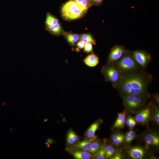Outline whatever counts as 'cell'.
Masks as SVG:
<instances>
[{
	"instance_id": "1",
	"label": "cell",
	"mask_w": 159,
	"mask_h": 159,
	"mask_svg": "<svg viewBox=\"0 0 159 159\" xmlns=\"http://www.w3.org/2000/svg\"><path fill=\"white\" fill-rule=\"evenodd\" d=\"M153 80L152 76L146 71L130 72L122 74L120 80L112 86L120 95H135L146 100L150 97L148 87Z\"/></svg>"
},
{
	"instance_id": "2",
	"label": "cell",
	"mask_w": 159,
	"mask_h": 159,
	"mask_svg": "<svg viewBox=\"0 0 159 159\" xmlns=\"http://www.w3.org/2000/svg\"><path fill=\"white\" fill-rule=\"evenodd\" d=\"M113 63L115 67L122 74L130 72L140 71L141 67L135 60L132 52L130 51L125 53L119 59Z\"/></svg>"
},
{
	"instance_id": "3",
	"label": "cell",
	"mask_w": 159,
	"mask_h": 159,
	"mask_svg": "<svg viewBox=\"0 0 159 159\" xmlns=\"http://www.w3.org/2000/svg\"><path fill=\"white\" fill-rule=\"evenodd\" d=\"M62 17L65 20L71 21L80 19L86 12L82 9L74 0H69L61 7Z\"/></svg>"
},
{
	"instance_id": "4",
	"label": "cell",
	"mask_w": 159,
	"mask_h": 159,
	"mask_svg": "<svg viewBox=\"0 0 159 159\" xmlns=\"http://www.w3.org/2000/svg\"><path fill=\"white\" fill-rule=\"evenodd\" d=\"M125 108L135 111L140 110L145 105L146 100L137 95L131 94L120 95Z\"/></svg>"
},
{
	"instance_id": "5",
	"label": "cell",
	"mask_w": 159,
	"mask_h": 159,
	"mask_svg": "<svg viewBox=\"0 0 159 159\" xmlns=\"http://www.w3.org/2000/svg\"><path fill=\"white\" fill-rule=\"evenodd\" d=\"M101 72L105 81L111 82L112 86L116 84L120 80L122 75L115 67L113 63L108 62L102 67Z\"/></svg>"
},
{
	"instance_id": "6",
	"label": "cell",
	"mask_w": 159,
	"mask_h": 159,
	"mask_svg": "<svg viewBox=\"0 0 159 159\" xmlns=\"http://www.w3.org/2000/svg\"><path fill=\"white\" fill-rule=\"evenodd\" d=\"M133 56L135 61L143 69L145 68L150 62V54L143 50H137L132 52Z\"/></svg>"
},
{
	"instance_id": "7",
	"label": "cell",
	"mask_w": 159,
	"mask_h": 159,
	"mask_svg": "<svg viewBox=\"0 0 159 159\" xmlns=\"http://www.w3.org/2000/svg\"><path fill=\"white\" fill-rule=\"evenodd\" d=\"M129 50L122 45H116L110 49L108 58V62L113 63L119 59L125 53Z\"/></svg>"
},
{
	"instance_id": "8",
	"label": "cell",
	"mask_w": 159,
	"mask_h": 159,
	"mask_svg": "<svg viewBox=\"0 0 159 159\" xmlns=\"http://www.w3.org/2000/svg\"><path fill=\"white\" fill-rule=\"evenodd\" d=\"M151 117V108L148 106L139 111L135 115V120L139 123L145 124L149 121Z\"/></svg>"
},
{
	"instance_id": "9",
	"label": "cell",
	"mask_w": 159,
	"mask_h": 159,
	"mask_svg": "<svg viewBox=\"0 0 159 159\" xmlns=\"http://www.w3.org/2000/svg\"><path fill=\"white\" fill-rule=\"evenodd\" d=\"M144 141L147 147H158L159 145V136L155 132H150L145 136Z\"/></svg>"
},
{
	"instance_id": "10",
	"label": "cell",
	"mask_w": 159,
	"mask_h": 159,
	"mask_svg": "<svg viewBox=\"0 0 159 159\" xmlns=\"http://www.w3.org/2000/svg\"><path fill=\"white\" fill-rule=\"evenodd\" d=\"M101 122L102 120L100 119L92 123L85 132V139L92 140L97 138L95 135V133Z\"/></svg>"
},
{
	"instance_id": "11",
	"label": "cell",
	"mask_w": 159,
	"mask_h": 159,
	"mask_svg": "<svg viewBox=\"0 0 159 159\" xmlns=\"http://www.w3.org/2000/svg\"><path fill=\"white\" fill-rule=\"evenodd\" d=\"M79 141L78 137L76 133L72 130H69L67 136L66 150H67L72 148Z\"/></svg>"
},
{
	"instance_id": "12",
	"label": "cell",
	"mask_w": 159,
	"mask_h": 159,
	"mask_svg": "<svg viewBox=\"0 0 159 159\" xmlns=\"http://www.w3.org/2000/svg\"><path fill=\"white\" fill-rule=\"evenodd\" d=\"M69 153L76 159H89L92 158V154L88 152L77 150L70 149L68 150Z\"/></svg>"
},
{
	"instance_id": "13",
	"label": "cell",
	"mask_w": 159,
	"mask_h": 159,
	"mask_svg": "<svg viewBox=\"0 0 159 159\" xmlns=\"http://www.w3.org/2000/svg\"><path fill=\"white\" fill-rule=\"evenodd\" d=\"M93 140L85 139L83 140L80 141L76 145L69 150H77L88 152L91 147Z\"/></svg>"
},
{
	"instance_id": "14",
	"label": "cell",
	"mask_w": 159,
	"mask_h": 159,
	"mask_svg": "<svg viewBox=\"0 0 159 159\" xmlns=\"http://www.w3.org/2000/svg\"><path fill=\"white\" fill-rule=\"evenodd\" d=\"M145 153V150L143 148L139 147L132 148L128 151L130 157L134 159H142Z\"/></svg>"
},
{
	"instance_id": "15",
	"label": "cell",
	"mask_w": 159,
	"mask_h": 159,
	"mask_svg": "<svg viewBox=\"0 0 159 159\" xmlns=\"http://www.w3.org/2000/svg\"><path fill=\"white\" fill-rule=\"evenodd\" d=\"M65 38L68 43L72 46L76 45L80 40V35L70 32H65L63 35Z\"/></svg>"
},
{
	"instance_id": "16",
	"label": "cell",
	"mask_w": 159,
	"mask_h": 159,
	"mask_svg": "<svg viewBox=\"0 0 159 159\" xmlns=\"http://www.w3.org/2000/svg\"><path fill=\"white\" fill-rule=\"evenodd\" d=\"M84 63L87 66L93 67L96 66L99 63V59L97 56L92 53L88 55L84 60Z\"/></svg>"
},
{
	"instance_id": "17",
	"label": "cell",
	"mask_w": 159,
	"mask_h": 159,
	"mask_svg": "<svg viewBox=\"0 0 159 159\" xmlns=\"http://www.w3.org/2000/svg\"><path fill=\"white\" fill-rule=\"evenodd\" d=\"M126 115L125 110L122 112L119 113L118 114L117 117L114 124L113 127L114 128L122 129L124 127Z\"/></svg>"
},
{
	"instance_id": "18",
	"label": "cell",
	"mask_w": 159,
	"mask_h": 159,
	"mask_svg": "<svg viewBox=\"0 0 159 159\" xmlns=\"http://www.w3.org/2000/svg\"><path fill=\"white\" fill-rule=\"evenodd\" d=\"M45 29L51 34L55 36L63 35L65 32L63 30L61 25L59 23L49 28Z\"/></svg>"
},
{
	"instance_id": "19",
	"label": "cell",
	"mask_w": 159,
	"mask_h": 159,
	"mask_svg": "<svg viewBox=\"0 0 159 159\" xmlns=\"http://www.w3.org/2000/svg\"><path fill=\"white\" fill-rule=\"evenodd\" d=\"M59 23L58 19L49 12L47 13L45 22V29L49 28Z\"/></svg>"
},
{
	"instance_id": "20",
	"label": "cell",
	"mask_w": 159,
	"mask_h": 159,
	"mask_svg": "<svg viewBox=\"0 0 159 159\" xmlns=\"http://www.w3.org/2000/svg\"><path fill=\"white\" fill-rule=\"evenodd\" d=\"M74 0L79 6L86 12L92 6L90 0Z\"/></svg>"
},
{
	"instance_id": "21",
	"label": "cell",
	"mask_w": 159,
	"mask_h": 159,
	"mask_svg": "<svg viewBox=\"0 0 159 159\" xmlns=\"http://www.w3.org/2000/svg\"><path fill=\"white\" fill-rule=\"evenodd\" d=\"M102 145L100 141L97 138L93 140L91 147L88 151L93 154L95 153L101 148Z\"/></svg>"
},
{
	"instance_id": "22",
	"label": "cell",
	"mask_w": 159,
	"mask_h": 159,
	"mask_svg": "<svg viewBox=\"0 0 159 159\" xmlns=\"http://www.w3.org/2000/svg\"><path fill=\"white\" fill-rule=\"evenodd\" d=\"M111 139L115 145H118L125 141V136L120 133H116L112 135Z\"/></svg>"
},
{
	"instance_id": "23",
	"label": "cell",
	"mask_w": 159,
	"mask_h": 159,
	"mask_svg": "<svg viewBox=\"0 0 159 159\" xmlns=\"http://www.w3.org/2000/svg\"><path fill=\"white\" fill-rule=\"evenodd\" d=\"M80 40L82 41L85 43L89 42L93 45L96 44L95 39L92 35L89 33L83 34L80 35Z\"/></svg>"
},
{
	"instance_id": "24",
	"label": "cell",
	"mask_w": 159,
	"mask_h": 159,
	"mask_svg": "<svg viewBox=\"0 0 159 159\" xmlns=\"http://www.w3.org/2000/svg\"><path fill=\"white\" fill-rule=\"evenodd\" d=\"M92 158L95 159H106L104 145H102L100 149L95 153L94 154Z\"/></svg>"
},
{
	"instance_id": "25",
	"label": "cell",
	"mask_w": 159,
	"mask_h": 159,
	"mask_svg": "<svg viewBox=\"0 0 159 159\" xmlns=\"http://www.w3.org/2000/svg\"><path fill=\"white\" fill-rule=\"evenodd\" d=\"M105 150L106 159L111 158L115 153V150L111 145H104Z\"/></svg>"
},
{
	"instance_id": "26",
	"label": "cell",
	"mask_w": 159,
	"mask_h": 159,
	"mask_svg": "<svg viewBox=\"0 0 159 159\" xmlns=\"http://www.w3.org/2000/svg\"><path fill=\"white\" fill-rule=\"evenodd\" d=\"M153 111L152 118L155 122L157 125L159 124V110L158 106L155 105H152Z\"/></svg>"
},
{
	"instance_id": "27",
	"label": "cell",
	"mask_w": 159,
	"mask_h": 159,
	"mask_svg": "<svg viewBox=\"0 0 159 159\" xmlns=\"http://www.w3.org/2000/svg\"><path fill=\"white\" fill-rule=\"evenodd\" d=\"M135 136L134 131L132 130L129 131L126 133L125 136V140L127 143H130L134 139Z\"/></svg>"
},
{
	"instance_id": "28",
	"label": "cell",
	"mask_w": 159,
	"mask_h": 159,
	"mask_svg": "<svg viewBox=\"0 0 159 159\" xmlns=\"http://www.w3.org/2000/svg\"><path fill=\"white\" fill-rule=\"evenodd\" d=\"M92 45L89 42L86 43L84 47V52L87 53H93Z\"/></svg>"
},
{
	"instance_id": "29",
	"label": "cell",
	"mask_w": 159,
	"mask_h": 159,
	"mask_svg": "<svg viewBox=\"0 0 159 159\" xmlns=\"http://www.w3.org/2000/svg\"><path fill=\"white\" fill-rule=\"evenodd\" d=\"M85 43L82 41L79 40L75 45L76 47L75 49V51L77 52H79L84 47Z\"/></svg>"
},
{
	"instance_id": "30",
	"label": "cell",
	"mask_w": 159,
	"mask_h": 159,
	"mask_svg": "<svg viewBox=\"0 0 159 159\" xmlns=\"http://www.w3.org/2000/svg\"><path fill=\"white\" fill-rule=\"evenodd\" d=\"M93 5L100 6L101 5L104 0H90Z\"/></svg>"
},
{
	"instance_id": "31",
	"label": "cell",
	"mask_w": 159,
	"mask_h": 159,
	"mask_svg": "<svg viewBox=\"0 0 159 159\" xmlns=\"http://www.w3.org/2000/svg\"><path fill=\"white\" fill-rule=\"evenodd\" d=\"M112 159H120L122 158V155L120 153H115V154L111 157Z\"/></svg>"
},
{
	"instance_id": "32",
	"label": "cell",
	"mask_w": 159,
	"mask_h": 159,
	"mask_svg": "<svg viewBox=\"0 0 159 159\" xmlns=\"http://www.w3.org/2000/svg\"><path fill=\"white\" fill-rule=\"evenodd\" d=\"M136 124V121L132 118L129 126L131 128L134 127Z\"/></svg>"
},
{
	"instance_id": "33",
	"label": "cell",
	"mask_w": 159,
	"mask_h": 159,
	"mask_svg": "<svg viewBox=\"0 0 159 159\" xmlns=\"http://www.w3.org/2000/svg\"><path fill=\"white\" fill-rule=\"evenodd\" d=\"M153 97L154 98L155 101L159 104V95L158 94H155L153 95Z\"/></svg>"
},
{
	"instance_id": "34",
	"label": "cell",
	"mask_w": 159,
	"mask_h": 159,
	"mask_svg": "<svg viewBox=\"0 0 159 159\" xmlns=\"http://www.w3.org/2000/svg\"><path fill=\"white\" fill-rule=\"evenodd\" d=\"M132 117L130 116H129L126 120H125V123L126 125L128 126H129Z\"/></svg>"
},
{
	"instance_id": "35",
	"label": "cell",
	"mask_w": 159,
	"mask_h": 159,
	"mask_svg": "<svg viewBox=\"0 0 159 159\" xmlns=\"http://www.w3.org/2000/svg\"><path fill=\"white\" fill-rule=\"evenodd\" d=\"M47 142L50 144H52L54 143L53 140L50 138L47 139Z\"/></svg>"
},
{
	"instance_id": "36",
	"label": "cell",
	"mask_w": 159,
	"mask_h": 159,
	"mask_svg": "<svg viewBox=\"0 0 159 159\" xmlns=\"http://www.w3.org/2000/svg\"><path fill=\"white\" fill-rule=\"evenodd\" d=\"M47 120H48L47 119V118H46L44 120V122H47Z\"/></svg>"
}]
</instances>
